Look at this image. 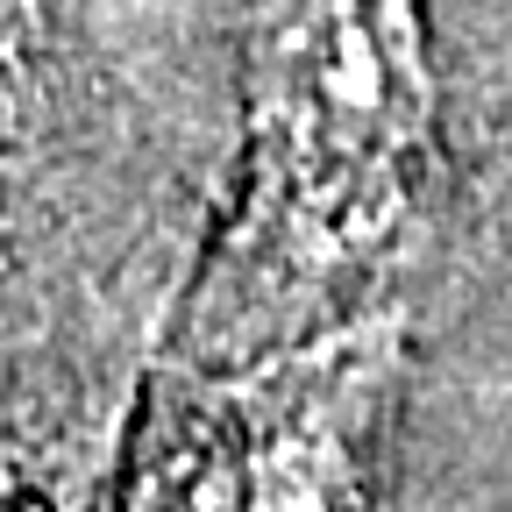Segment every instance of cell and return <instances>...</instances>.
<instances>
[{"label":"cell","instance_id":"cell-1","mask_svg":"<svg viewBox=\"0 0 512 512\" xmlns=\"http://www.w3.org/2000/svg\"><path fill=\"white\" fill-rule=\"evenodd\" d=\"M434 79L420 0H264L249 22V171L192 292V349L306 342L427 214Z\"/></svg>","mask_w":512,"mask_h":512},{"label":"cell","instance_id":"cell-2","mask_svg":"<svg viewBox=\"0 0 512 512\" xmlns=\"http://www.w3.org/2000/svg\"><path fill=\"white\" fill-rule=\"evenodd\" d=\"M392 363L399 328L356 313L214 377H171L128 512H313Z\"/></svg>","mask_w":512,"mask_h":512}]
</instances>
